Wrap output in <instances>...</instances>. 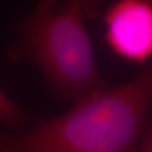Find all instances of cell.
<instances>
[{
	"label": "cell",
	"mask_w": 152,
	"mask_h": 152,
	"mask_svg": "<svg viewBox=\"0 0 152 152\" xmlns=\"http://www.w3.org/2000/svg\"><path fill=\"white\" fill-rule=\"evenodd\" d=\"M151 106L152 62L29 132L0 136V152H138Z\"/></svg>",
	"instance_id": "obj_1"
},
{
	"label": "cell",
	"mask_w": 152,
	"mask_h": 152,
	"mask_svg": "<svg viewBox=\"0 0 152 152\" xmlns=\"http://www.w3.org/2000/svg\"><path fill=\"white\" fill-rule=\"evenodd\" d=\"M138 152H152V124H147L142 134Z\"/></svg>",
	"instance_id": "obj_5"
},
{
	"label": "cell",
	"mask_w": 152,
	"mask_h": 152,
	"mask_svg": "<svg viewBox=\"0 0 152 152\" xmlns=\"http://www.w3.org/2000/svg\"><path fill=\"white\" fill-rule=\"evenodd\" d=\"M86 12L79 0H45L16 26V57L34 63L51 89L74 104L110 86L97 67Z\"/></svg>",
	"instance_id": "obj_2"
},
{
	"label": "cell",
	"mask_w": 152,
	"mask_h": 152,
	"mask_svg": "<svg viewBox=\"0 0 152 152\" xmlns=\"http://www.w3.org/2000/svg\"><path fill=\"white\" fill-rule=\"evenodd\" d=\"M105 36L111 50L126 61L152 58V0H121L107 9Z\"/></svg>",
	"instance_id": "obj_3"
},
{
	"label": "cell",
	"mask_w": 152,
	"mask_h": 152,
	"mask_svg": "<svg viewBox=\"0 0 152 152\" xmlns=\"http://www.w3.org/2000/svg\"><path fill=\"white\" fill-rule=\"evenodd\" d=\"M28 121L25 112L0 89V123L12 129H20Z\"/></svg>",
	"instance_id": "obj_4"
}]
</instances>
